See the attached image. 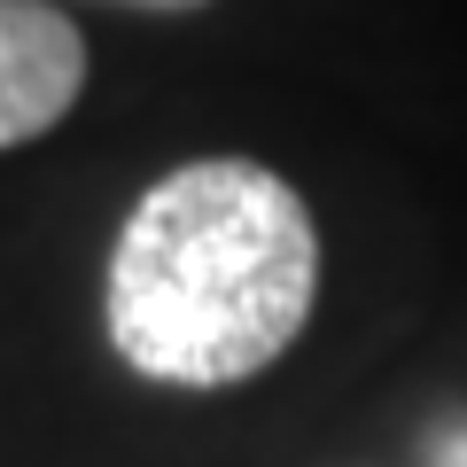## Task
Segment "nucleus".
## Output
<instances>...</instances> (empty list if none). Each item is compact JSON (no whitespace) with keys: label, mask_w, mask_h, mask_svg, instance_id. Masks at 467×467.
<instances>
[{"label":"nucleus","mask_w":467,"mask_h":467,"mask_svg":"<svg viewBox=\"0 0 467 467\" xmlns=\"http://www.w3.org/2000/svg\"><path fill=\"white\" fill-rule=\"evenodd\" d=\"M86 94V32L47 0H0V149L55 133Z\"/></svg>","instance_id":"f03ea898"},{"label":"nucleus","mask_w":467,"mask_h":467,"mask_svg":"<svg viewBox=\"0 0 467 467\" xmlns=\"http://www.w3.org/2000/svg\"><path fill=\"white\" fill-rule=\"evenodd\" d=\"M319 226L257 156H195L125 211L109 250V343L140 382L234 389L304 335Z\"/></svg>","instance_id":"f257e3e1"},{"label":"nucleus","mask_w":467,"mask_h":467,"mask_svg":"<svg viewBox=\"0 0 467 467\" xmlns=\"http://www.w3.org/2000/svg\"><path fill=\"white\" fill-rule=\"evenodd\" d=\"M117 8H149V16H195V8H211V0H117Z\"/></svg>","instance_id":"7ed1b4c3"}]
</instances>
